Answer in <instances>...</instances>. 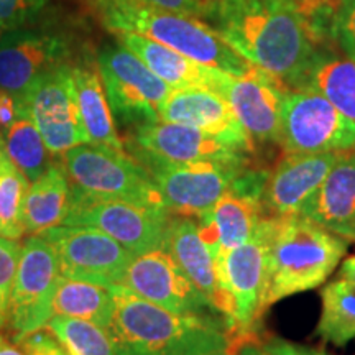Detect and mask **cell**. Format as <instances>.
Here are the masks:
<instances>
[{
    "label": "cell",
    "instance_id": "cell-1",
    "mask_svg": "<svg viewBox=\"0 0 355 355\" xmlns=\"http://www.w3.org/2000/svg\"><path fill=\"white\" fill-rule=\"evenodd\" d=\"M217 32L243 60L290 89L318 60L316 32L296 0H219Z\"/></svg>",
    "mask_w": 355,
    "mask_h": 355
},
{
    "label": "cell",
    "instance_id": "cell-2",
    "mask_svg": "<svg viewBox=\"0 0 355 355\" xmlns=\"http://www.w3.org/2000/svg\"><path fill=\"white\" fill-rule=\"evenodd\" d=\"M110 291L114 313L105 332L115 355L229 354L230 334L224 318L173 313L123 285H112Z\"/></svg>",
    "mask_w": 355,
    "mask_h": 355
},
{
    "label": "cell",
    "instance_id": "cell-3",
    "mask_svg": "<svg viewBox=\"0 0 355 355\" xmlns=\"http://www.w3.org/2000/svg\"><path fill=\"white\" fill-rule=\"evenodd\" d=\"M91 7L101 25L114 35H141L230 76H243L254 68L198 17L163 10L144 0H91Z\"/></svg>",
    "mask_w": 355,
    "mask_h": 355
},
{
    "label": "cell",
    "instance_id": "cell-4",
    "mask_svg": "<svg viewBox=\"0 0 355 355\" xmlns=\"http://www.w3.org/2000/svg\"><path fill=\"white\" fill-rule=\"evenodd\" d=\"M347 248L345 239L309 217H273L261 314L278 301L321 286Z\"/></svg>",
    "mask_w": 355,
    "mask_h": 355
},
{
    "label": "cell",
    "instance_id": "cell-5",
    "mask_svg": "<svg viewBox=\"0 0 355 355\" xmlns=\"http://www.w3.org/2000/svg\"><path fill=\"white\" fill-rule=\"evenodd\" d=\"M272 229L273 217L263 216L254 235L245 243L232 248L216 261L224 298L222 316L227 322L230 334V355H235L245 343L260 339L261 296L266 282Z\"/></svg>",
    "mask_w": 355,
    "mask_h": 355
},
{
    "label": "cell",
    "instance_id": "cell-6",
    "mask_svg": "<svg viewBox=\"0 0 355 355\" xmlns=\"http://www.w3.org/2000/svg\"><path fill=\"white\" fill-rule=\"evenodd\" d=\"M64 166L71 191L83 196L165 207L150 173L127 152L78 145L64 153Z\"/></svg>",
    "mask_w": 355,
    "mask_h": 355
},
{
    "label": "cell",
    "instance_id": "cell-7",
    "mask_svg": "<svg viewBox=\"0 0 355 355\" xmlns=\"http://www.w3.org/2000/svg\"><path fill=\"white\" fill-rule=\"evenodd\" d=\"M171 217L173 214L165 207L89 198L71 191L69 212L63 224L99 229L132 255H141L165 248Z\"/></svg>",
    "mask_w": 355,
    "mask_h": 355
},
{
    "label": "cell",
    "instance_id": "cell-8",
    "mask_svg": "<svg viewBox=\"0 0 355 355\" xmlns=\"http://www.w3.org/2000/svg\"><path fill=\"white\" fill-rule=\"evenodd\" d=\"M278 144L286 153L349 152L355 123L314 89H291L283 102Z\"/></svg>",
    "mask_w": 355,
    "mask_h": 355
},
{
    "label": "cell",
    "instance_id": "cell-9",
    "mask_svg": "<svg viewBox=\"0 0 355 355\" xmlns=\"http://www.w3.org/2000/svg\"><path fill=\"white\" fill-rule=\"evenodd\" d=\"M145 163L166 209L198 219L237 186L248 168V163Z\"/></svg>",
    "mask_w": 355,
    "mask_h": 355
},
{
    "label": "cell",
    "instance_id": "cell-10",
    "mask_svg": "<svg viewBox=\"0 0 355 355\" xmlns=\"http://www.w3.org/2000/svg\"><path fill=\"white\" fill-rule=\"evenodd\" d=\"M112 114L122 122L159 121V107L171 87L125 46H105L97 56Z\"/></svg>",
    "mask_w": 355,
    "mask_h": 355
},
{
    "label": "cell",
    "instance_id": "cell-11",
    "mask_svg": "<svg viewBox=\"0 0 355 355\" xmlns=\"http://www.w3.org/2000/svg\"><path fill=\"white\" fill-rule=\"evenodd\" d=\"M38 235L55 250L61 277L79 282L121 285L135 257L110 235L94 227L61 224Z\"/></svg>",
    "mask_w": 355,
    "mask_h": 355
},
{
    "label": "cell",
    "instance_id": "cell-12",
    "mask_svg": "<svg viewBox=\"0 0 355 355\" xmlns=\"http://www.w3.org/2000/svg\"><path fill=\"white\" fill-rule=\"evenodd\" d=\"M61 270L53 247L42 235H32L21 248L12 288L8 326L13 340L46 326Z\"/></svg>",
    "mask_w": 355,
    "mask_h": 355
},
{
    "label": "cell",
    "instance_id": "cell-13",
    "mask_svg": "<svg viewBox=\"0 0 355 355\" xmlns=\"http://www.w3.org/2000/svg\"><path fill=\"white\" fill-rule=\"evenodd\" d=\"M71 66H61L44 74L17 102L32 117L51 155H64L87 144Z\"/></svg>",
    "mask_w": 355,
    "mask_h": 355
},
{
    "label": "cell",
    "instance_id": "cell-14",
    "mask_svg": "<svg viewBox=\"0 0 355 355\" xmlns=\"http://www.w3.org/2000/svg\"><path fill=\"white\" fill-rule=\"evenodd\" d=\"M71 46L63 35L19 28L0 35V91L24 96L40 78L71 64Z\"/></svg>",
    "mask_w": 355,
    "mask_h": 355
},
{
    "label": "cell",
    "instance_id": "cell-15",
    "mask_svg": "<svg viewBox=\"0 0 355 355\" xmlns=\"http://www.w3.org/2000/svg\"><path fill=\"white\" fill-rule=\"evenodd\" d=\"M268 175V171L247 168L237 186L199 219L202 241L216 261L232 248L245 243L259 227L265 216L261 196Z\"/></svg>",
    "mask_w": 355,
    "mask_h": 355
},
{
    "label": "cell",
    "instance_id": "cell-16",
    "mask_svg": "<svg viewBox=\"0 0 355 355\" xmlns=\"http://www.w3.org/2000/svg\"><path fill=\"white\" fill-rule=\"evenodd\" d=\"M121 285L173 313H217L165 248L133 257Z\"/></svg>",
    "mask_w": 355,
    "mask_h": 355
},
{
    "label": "cell",
    "instance_id": "cell-17",
    "mask_svg": "<svg viewBox=\"0 0 355 355\" xmlns=\"http://www.w3.org/2000/svg\"><path fill=\"white\" fill-rule=\"evenodd\" d=\"M288 91L285 84L254 66L243 76L225 74L216 92L229 102L252 141L268 144L279 140Z\"/></svg>",
    "mask_w": 355,
    "mask_h": 355
},
{
    "label": "cell",
    "instance_id": "cell-18",
    "mask_svg": "<svg viewBox=\"0 0 355 355\" xmlns=\"http://www.w3.org/2000/svg\"><path fill=\"white\" fill-rule=\"evenodd\" d=\"M133 140L144 159L163 163H248L245 150L181 123H141L137 127Z\"/></svg>",
    "mask_w": 355,
    "mask_h": 355
},
{
    "label": "cell",
    "instance_id": "cell-19",
    "mask_svg": "<svg viewBox=\"0 0 355 355\" xmlns=\"http://www.w3.org/2000/svg\"><path fill=\"white\" fill-rule=\"evenodd\" d=\"M340 153H286L266 180L261 196L263 214L303 216Z\"/></svg>",
    "mask_w": 355,
    "mask_h": 355
},
{
    "label": "cell",
    "instance_id": "cell-20",
    "mask_svg": "<svg viewBox=\"0 0 355 355\" xmlns=\"http://www.w3.org/2000/svg\"><path fill=\"white\" fill-rule=\"evenodd\" d=\"M159 121L198 128L248 153L254 146L229 102L211 89H171L159 107Z\"/></svg>",
    "mask_w": 355,
    "mask_h": 355
},
{
    "label": "cell",
    "instance_id": "cell-21",
    "mask_svg": "<svg viewBox=\"0 0 355 355\" xmlns=\"http://www.w3.org/2000/svg\"><path fill=\"white\" fill-rule=\"evenodd\" d=\"M165 250L175 259L191 283L206 296L212 308L222 316L224 298H222L219 278H217L216 260L209 247L202 241L199 224L193 217H171L165 239Z\"/></svg>",
    "mask_w": 355,
    "mask_h": 355
},
{
    "label": "cell",
    "instance_id": "cell-22",
    "mask_svg": "<svg viewBox=\"0 0 355 355\" xmlns=\"http://www.w3.org/2000/svg\"><path fill=\"white\" fill-rule=\"evenodd\" d=\"M303 216L345 241H355V153H340Z\"/></svg>",
    "mask_w": 355,
    "mask_h": 355
},
{
    "label": "cell",
    "instance_id": "cell-23",
    "mask_svg": "<svg viewBox=\"0 0 355 355\" xmlns=\"http://www.w3.org/2000/svg\"><path fill=\"white\" fill-rule=\"evenodd\" d=\"M115 37L122 46H125L133 55L139 56L171 89L204 87L217 91L222 79L227 74L220 69L198 63V61L171 50L165 44L141 37V35L119 33Z\"/></svg>",
    "mask_w": 355,
    "mask_h": 355
},
{
    "label": "cell",
    "instance_id": "cell-24",
    "mask_svg": "<svg viewBox=\"0 0 355 355\" xmlns=\"http://www.w3.org/2000/svg\"><path fill=\"white\" fill-rule=\"evenodd\" d=\"M71 71H73L78 109L86 130L87 144L105 146L115 152H125L115 128L114 114L97 64L84 61L81 64L71 66Z\"/></svg>",
    "mask_w": 355,
    "mask_h": 355
},
{
    "label": "cell",
    "instance_id": "cell-25",
    "mask_svg": "<svg viewBox=\"0 0 355 355\" xmlns=\"http://www.w3.org/2000/svg\"><path fill=\"white\" fill-rule=\"evenodd\" d=\"M71 183L63 168L50 165L32 181L25 201V232L38 235L61 225L69 212Z\"/></svg>",
    "mask_w": 355,
    "mask_h": 355
},
{
    "label": "cell",
    "instance_id": "cell-26",
    "mask_svg": "<svg viewBox=\"0 0 355 355\" xmlns=\"http://www.w3.org/2000/svg\"><path fill=\"white\" fill-rule=\"evenodd\" d=\"M112 313L114 298L110 286L61 277L53 298V316L83 319L105 331Z\"/></svg>",
    "mask_w": 355,
    "mask_h": 355
},
{
    "label": "cell",
    "instance_id": "cell-27",
    "mask_svg": "<svg viewBox=\"0 0 355 355\" xmlns=\"http://www.w3.org/2000/svg\"><path fill=\"white\" fill-rule=\"evenodd\" d=\"M0 145L3 146L13 165L24 173L30 183L42 176L51 165V153L44 145L42 133L35 125L32 117L20 105L17 107V117L12 125L0 132Z\"/></svg>",
    "mask_w": 355,
    "mask_h": 355
},
{
    "label": "cell",
    "instance_id": "cell-28",
    "mask_svg": "<svg viewBox=\"0 0 355 355\" xmlns=\"http://www.w3.org/2000/svg\"><path fill=\"white\" fill-rule=\"evenodd\" d=\"M301 87L318 91L355 123V60L352 58H318Z\"/></svg>",
    "mask_w": 355,
    "mask_h": 355
},
{
    "label": "cell",
    "instance_id": "cell-29",
    "mask_svg": "<svg viewBox=\"0 0 355 355\" xmlns=\"http://www.w3.org/2000/svg\"><path fill=\"white\" fill-rule=\"evenodd\" d=\"M321 300L318 336L324 343L344 347L355 339V285L339 277L324 286Z\"/></svg>",
    "mask_w": 355,
    "mask_h": 355
},
{
    "label": "cell",
    "instance_id": "cell-30",
    "mask_svg": "<svg viewBox=\"0 0 355 355\" xmlns=\"http://www.w3.org/2000/svg\"><path fill=\"white\" fill-rule=\"evenodd\" d=\"M30 181L0 145V235L20 241L25 234V201Z\"/></svg>",
    "mask_w": 355,
    "mask_h": 355
},
{
    "label": "cell",
    "instance_id": "cell-31",
    "mask_svg": "<svg viewBox=\"0 0 355 355\" xmlns=\"http://www.w3.org/2000/svg\"><path fill=\"white\" fill-rule=\"evenodd\" d=\"M46 327L55 332L69 355H115L107 332L96 324L83 319L51 316Z\"/></svg>",
    "mask_w": 355,
    "mask_h": 355
},
{
    "label": "cell",
    "instance_id": "cell-32",
    "mask_svg": "<svg viewBox=\"0 0 355 355\" xmlns=\"http://www.w3.org/2000/svg\"><path fill=\"white\" fill-rule=\"evenodd\" d=\"M21 248L17 241L0 235V329L8 326L12 288L19 268Z\"/></svg>",
    "mask_w": 355,
    "mask_h": 355
},
{
    "label": "cell",
    "instance_id": "cell-33",
    "mask_svg": "<svg viewBox=\"0 0 355 355\" xmlns=\"http://www.w3.org/2000/svg\"><path fill=\"white\" fill-rule=\"evenodd\" d=\"M48 0H0V32L32 24Z\"/></svg>",
    "mask_w": 355,
    "mask_h": 355
},
{
    "label": "cell",
    "instance_id": "cell-34",
    "mask_svg": "<svg viewBox=\"0 0 355 355\" xmlns=\"http://www.w3.org/2000/svg\"><path fill=\"white\" fill-rule=\"evenodd\" d=\"M13 343L24 350L25 355H69L63 343L46 326L28 332V334L19 337Z\"/></svg>",
    "mask_w": 355,
    "mask_h": 355
},
{
    "label": "cell",
    "instance_id": "cell-35",
    "mask_svg": "<svg viewBox=\"0 0 355 355\" xmlns=\"http://www.w3.org/2000/svg\"><path fill=\"white\" fill-rule=\"evenodd\" d=\"M334 37L355 60V0H340L334 15Z\"/></svg>",
    "mask_w": 355,
    "mask_h": 355
},
{
    "label": "cell",
    "instance_id": "cell-36",
    "mask_svg": "<svg viewBox=\"0 0 355 355\" xmlns=\"http://www.w3.org/2000/svg\"><path fill=\"white\" fill-rule=\"evenodd\" d=\"M150 6L170 10L175 13H183L191 17H207L214 15L219 0H144Z\"/></svg>",
    "mask_w": 355,
    "mask_h": 355
},
{
    "label": "cell",
    "instance_id": "cell-37",
    "mask_svg": "<svg viewBox=\"0 0 355 355\" xmlns=\"http://www.w3.org/2000/svg\"><path fill=\"white\" fill-rule=\"evenodd\" d=\"M263 345L273 355H327L321 352V350H314L304 347V345L293 344L290 340L279 339V337H270L268 340H265Z\"/></svg>",
    "mask_w": 355,
    "mask_h": 355
},
{
    "label": "cell",
    "instance_id": "cell-38",
    "mask_svg": "<svg viewBox=\"0 0 355 355\" xmlns=\"http://www.w3.org/2000/svg\"><path fill=\"white\" fill-rule=\"evenodd\" d=\"M17 97L10 92L0 91V132L12 125L17 117Z\"/></svg>",
    "mask_w": 355,
    "mask_h": 355
},
{
    "label": "cell",
    "instance_id": "cell-39",
    "mask_svg": "<svg viewBox=\"0 0 355 355\" xmlns=\"http://www.w3.org/2000/svg\"><path fill=\"white\" fill-rule=\"evenodd\" d=\"M235 355H273L268 349L263 345V340H250L239 347Z\"/></svg>",
    "mask_w": 355,
    "mask_h": 355
},
{
    "label": "cell",
    "instance_id": "cell-40",
    "mask_svg": "<svg viewBox=\"0 0 355 355\" xmlns=\"http://www.w3.org/2000/svg\"><path fill=\"white\" fill-rule=\"evenodd\" d=\"M339 277L344 278V279H347V282L354 283V285H355V255L354 257H349L347 260L343 261V266H340Z\"/></svg>",
    "mask_w": 355,
    "mask_h": 355
},
{
    "label": "cell",
    "instance_id": "cell-41",
    "mask_svg": "<svg viewBox=\"0 0 355 355\" xmlns=\"http://www.w3.org/2000/svg\"><path fill=\"white\" fill-rule=\"evenodd\" d=\"M0 355H25V352L15 343L12 344L6 337L0 336Z\"/></svg>",
    "mask_w": 355,
    "mask_h": 355
},
{
    "label": "cell",
    "instance_id": "cell-42",
    "mask_svg": "<svg viewBox=\"0 0 355 355\" xmlns=\"http://www.w3.org/2000/svg\"><path fill=\"white\" fill-rule=\"evenodd\" d=\"M217 355H229V354H217Z\"/></svg>",
    "mask_w": 355,
    "mask_h": 355
}]
</instances>
